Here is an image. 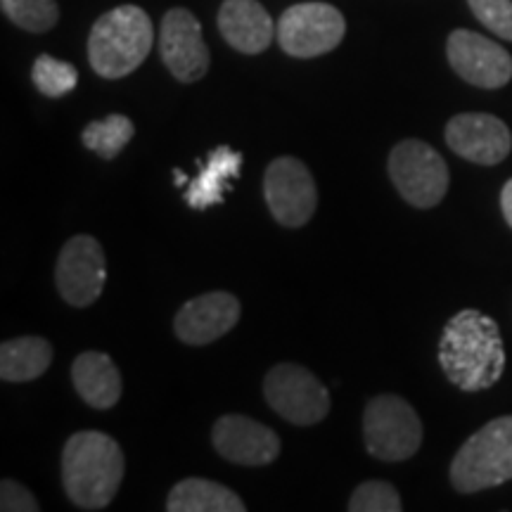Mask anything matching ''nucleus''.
Returning a JSON list of instances; mask_svg holds the SVG:
<instances>
[{"label": "nucleus", "instance_id": "obj_10", "mask_svg": "<svg viewBox=\"0 0 512 512\" xmlns=\"http://www.w3.org/2000/svg\"><path fill=\"white\" fill-rule=\"evenodd\" d=\"M107 261L100 242L91 235H74L62 247L55 266V285L60 297L76 309H86L105 290Z\"/></svg>", "mask_w": 512, "mask_h": 512}, {"label": "nucleus", "instance_id": "obj_6", "mask_svg": "<svg viewBox=\"0 0 512 512\" xmlns=\"http://www.w3.org/2000/svg\"><path fill=\"white\" fill-rule=\"evenodd\" d=\"M389 178L408 204L432 209L448 192V166L432 145L422 140H403L389 155Z\"/></svg>", "mask_w": 512, "mask_h": 512}, {"label": "nucleus", "instance_id": "obj_4", "mask_svg": "<svg viewBox=\"0 0 512 512\" xmlns=\"http://www.w3.org/2000/svg\"><path fill=\"white\" fill-rule=\"evenodd\" d=\"M512 479V415L486 422L460 446L451 463V482L460 494L494 489Z\"/></svg>", "mask_w": 512, "mask_h": 512}, {"label": "nucleus", "instance_id": "obj_14", "mask_svg": "<svg viewBox=\"0 0 512 512\" xmlns=\"http://www.w3.org/2000/svg\"><path fill=\"white\" fill-rule=\"evenodd\" d=\"M211 444L228 463L264 467L280 456V437L247 415H223L211 432Z\"/></svg>", "mask_w": 512, "mask_h": 512}, {"label": "nucleus", "instance_id": "obj_22", "mask_svg": "<svg viewBox=\"0 0 512 512\" xmlns=\"http://www.w3.org/2000/svg\"><path fill=\"white\" fill-rule=\"evenodd\" d=\"M0 5L12 24L31 34H46L60 22V8L55 0H0Z\"/></svg>", "mask_w": 512, "mask_h": 512}, {"label": "nucleus", "instance_id": "obj_19", "mask_svg": "<svg viewBox=\"0 0 512 512\" xmlns=\"http://www.w3.org/2000/svg\"><path fill=\"white\" fill-rule=\"evenodd\" d=\"M169 512H245L242 498L230 491L228 486L209 479H183L171 489L166 498Z\"/></svg>", "mask_w": 512, "mask_h": 512}, {"label": "nucleus", "instance_id": "obj_27", "mask_svg": "<svg viewBox=\"0 0 512 512\" xmlns=\"http://www.w3.org/2000/svg\"><path fill=\"white\" fill-rule=\"evenodd\" d=\"M501 211H503L505 221H508V226L512 228V178L503 185V190H501Z\"/></svg>", "mask_w": 512, "mask_h": 512}, {"label": "nucleus", "instance_id": "obj_15", "mask_svg": "<svg viewBox=\"0 0 512 512\" xmlns=\"http://www.w3.org/2000/svg\"><path fill=\"white\" fill-rule=\"evenodd\" d=\"M240 302L230 292H207L190 299L176 313L174 330L181 342L190 347H204L216 342L238 325Z\"/></svg>", "mask_w": 512, "mask_h": 512}, {"label": "nucleus", "instance_id": "obj_1", "mask_svg": "<svg viewBox=\"0 0 512 512\" xmlns=\"http://www.w3.org/2000/svg\"><path fill=\"white\" fill-rule=\"evenodd\" d=\"M439 366L463 392L494 387L505 370L501 328L482 311L463 309L446 323L439 339Z\"/></svg>", "mask_w": 512, "mask_h": 512}, {"label": "nucleus", "instance_id": "obj_12", "mask_svg": "<svg viewBox=\"0 0 512 512\" xmlns=\"http://www.w3.org/2000/svg\"><path fill=\"white\" fill-rule=\"evenodd\" d=\"M446 55L453 72L477 88L494 91L512 79V57L508 50L477 31H453L446 41Z\"/></svg>", "mask_w": 512, "mask_h": 512}, {"label": "nucleus", "instance_id": "obj_17", "mask_svg": "<svg viewBox=\"0 0 512 512\" xmlns=\"http://www.w3.org/2000/svg\"><path fill=\"white\" fill-rule=\"evenodd\" d=\"M240 171L242 152H235L228 145L211 150L207 162L200 166V174L192 178L188 183V190H185L188 207L204 211L214 207V204H223V197L230 190V181L238 178Z\"/></svg>", "mask_w": 512, "mask_h": 512}, {"label": "nucleus", "instance_id": "obj_25", "mask_svg": "<svg viewBox=\"0 0 512 512\" xmlns=\"http://www.w3.org/2000/svg\"><path fill=\"white\" fill-rule=\"evenodd\" d=\"M472 15L503 41H512V0H467Z\"/></svg>", "mask_w": 512, "mask_h": 512}, {"label": "nucleus", "instance_id": "obj_13", "mask_svg": "<svg viewBox=\"0 0 512 512\" xmlns=\"http://www.w3.org/2000/svg\"><path fill=\"white\" fill-rule=\"evenodd\" d=\"M444 136L448 147L472 164L496 166L512 150L508 124L486 112L456 114L446 124Z\"/></svg>", "mask_w": 512, "mask_h": 512}, {"label": "nucleus", "instance_id": "obj_18", "mask_svg": "<svg viewBox=\"0 0 512 512\" xmlns=\"http://www.w3.org/2000/svg\"><path fill=\"white\" fill-rule=\"evenodd\" d=\"M72 382L81 399L98 411L114 408L121 399L119 368L102 351H86V354L76 356Z\"/></svg>", "mask_w": 512, "mask_h": 512}, {"label": "nucleus", "instance_id": "obj_9", "mask_svg": "<svg viewBox=\"0 0 512 512\" xmlns=\"http://www.w3.org/2000/svg\"><path fill=\"white\" fill-rule=\"evenodd\" d=\"M264 197L273 219L285 228H302L318 207L311 171L297 157H278L264 174Z\"/></svg>", "mask_w": 512, "mask_h": 512}, {"label": "nucleus", "instance_id": "obj_11", "mask_svg": "<svg viewBox=\"0 0 512 512\" xmlns=\"http://www.w3.org/2000/svg\"><path fill=\"white\" fill-rule=\"evenodd\" d=\"M159 55L171 76L181 83H195L209 72L211 55L202 38V24L190 10L166 12L159 31Z\"/></svg>", "mask_w": 512, "mask_h": 512}, {"label": "nucleus", "instance_id": "obj_23", "mask_svg": "<svg viewBox=\"0 0 512 512\" xmlns=\"http://www.w3.org/2000/svg\"><path fill=\"white\" fill-rule=\"evenodd\" d=\"M31 79L46 98H62L76 88L79 72H76L74 64L57 60L53 55H38L34 69H31Z\"/></svg>", "mask_w": 512, "mask_h": 512}, {"label": "nucleus", "instance_id": "obj_20", "mask_svg": "<svg viewBox=\"0 0 512 512\" xmlns=\"http://www.w3.org/2000/svg\"><path fill=\"white\" fill-rule=\"evenodd\" d=\"M53 361V344L43 337L8 339L0 347V377L5 382H31Z\"/></svg>", "mask_w": 512, "mask_h": 512}, {"label": "nucleus", "instance_id": "obj_28", "mask_svg": "<svg viewBox=\"0 0 512 512\" xmlns=\"http://www.w3.org/2000/svg\"><path fill=\"white\" fill-rule=\"evenodd\" d=\"M174 178H176V181H174V183L178 185V188H183V185H185V183H188V176H185L181 169H174Z\"/></svg>", "mask_w": 512, "mask_h": 512}, {"label": "nucleus", "instance_id": "obj_7", "mask_svg": "<svg viewBox=\"0 0 512 512\" xmlns=\"http://www.w3.org/2000/svg\"><path fill=\"white\" fill-rule=\"evenodd\" d=\"M264 396L280 418L299 427L316 425L330 413L328 387L311 370L294 363H280L268 370Z\"/></svg>", "mask_w": 512, "mask_h": 512}, {"label": "nucleus", "instance_id": "obj_26", "mask_svg": "<svg viewBox=\"0 0 512 512\" xmlns=\"http://www.w3.org/2000/svg\"><path fill=\"white\" fill-rule=\"evenodd\" d=\"M0 510L3 512H36L38 503L29 489H24L19 482L5 479L0 486Z\"/></svg>", "mask_w": 512, "mask_h": 512}, {"label": "nucleus", "instance_id": "obj_21", "mask_svg": "<svg viewBox=\"0 0 512 512\" xmlns=\"http://www.w3.org/2000/svg\"><path fill=\"white\" fill-rule=\"evenodd\" d=\"M136 126L124 114H107L105 119L91 121L83 128V145L102 159H114L131 143Z\"/></svg>", "mask_w": 512, "mask_h": 512}, {"label": "nucleus", "instance_id": "obj_2", "mask_svg": "<svg viewBox=\"0 0 512 512\" xmlns=\"http://www.w3.org/2000/svg\"><path fill=\"white\" fill-rule=\"evenodd\" d=\"M124 479V453L105 432H76L62 448V484L69 501L83 510H102Z\"/></svg>", "mask_w": 512, "mask_h": 512}, {"label": "nucleus", "instance_id": "obj_16", "mask_svg": "<svg viewBox=\"0 0 512 512\" xmlns=\"http://www.w3.org/2000/svg\"><path fill=\"white\" fill-rule=\"evenodd\" d=\"M216 24L228 46L245 55L264 53L278 36L268 10L256 0H223Z\"/></svg>", "mask_w": 512, "mask_h": 512}, {"label": "nucleus", "instance_id": "obj_24", "mask_svg": "<svg viewBox=\"0 0 512 512\" xmlns=\"http://www.w3.org/2000/svg\"><path fill=\"white\" fill-rule=\"evenodd\" d=\"M351 512H399L403 510L399 491L387 482H363L351 494Z\"/></svg>", "mask_w": 512, "mask_h": 512}, {"label": "nucleus", "instance_id": "obj_3", "mask_svg": "<svg viewBox=\"0 0 512 512\" xmlns=\"http://www.w3.org/2000/svg\"><path fill=\"white\" fill-rule=\"evenodd\" d=\"M155 43V27L138 5H119L93 24L88 36V60L102 79L133 74Z\"/></svg>", "mask_w": 512, "mask_h": 512}, {"label": "nucleus", "instance_id": "obj_5", "mask_svg": "<svg viewBox=\"0 0 512 512\" xmlns=\"http://www.w3.org/2000/svg\"><path fill=\"white\" fill-rule=\"evenodd\" d=\"M363 439L373 458L401 463L413 458L422 446V422L406 399L380 394L368 403L363 415Z\"/></svg>", "mask_w": 512, "mask_h": 512}, {"label": "nucleus", "instance_id": "obj_8", "mask_svg": "<svg viewBox=\"0 0 512 512\" xmlns=\"http://www.w3.org/2000/svg\"><path fill=\"white\" fill-rule=\"evenodd\" d=\"M347 34V19L335 5L299 3L278 19V43L287 55L318 57L335 50Z\"/></svg>", "mask_w": 512, "mask_h": 512}]
</instances>
